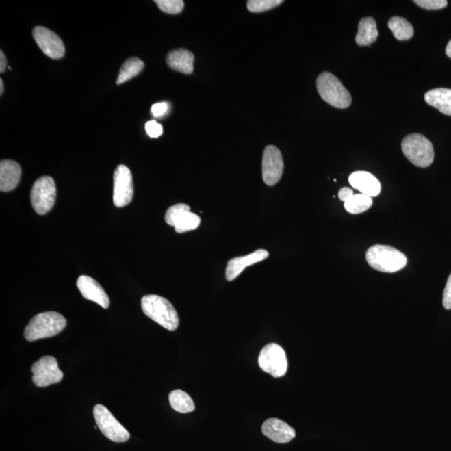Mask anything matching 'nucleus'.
Here are the masks:
<instances>
[{
  "mask_svg": "<svg viewBox=\"0 0 451 451\" xmlns=\"http://www.w3.org/2000/svg\"><path fill=\"white\" fill-rule=\"evenodd\" d=\"M142 309L147 317L168 331H175L179 326L177 310L165 298L158 295H146L142 299Z\"/></svg>",
  "mask_w": 451,
  "mask_h": 451,
  "instance_id": "obj_1",
  "label": "nucleus"
},
{
  "mask_svg": "<svg viewBox=\"0 0 451 451\" xmlns=\"http://www.w3.org/2000/svg\"><path fill=\"white\" fill-rule=\"evenodd\" d=\"M366 261L375 270L393 274L407 265V257L395 248L388 245H374L368 249Z\"/></svg>",
  "mask_w": 451,
  "mask_h": 451,
  "instance_id": "obj_2",
  "label": "nucleus"
},
{
  "mask_svg": "<svg viewBox=\"0 0 451 451\" xmlns=\"http://www.w3.org/2000/svg\"><path fill=\"white\" fill-rule=\"evenodd\" d=\"M66 318L56 312H45L34 317L25 329V338L29 342L51 338L66 328Z\"/></svg>",
  "mask_w": 451,
  "mask_h": 451,
  "instance_id": "obj_3",
  "label": "nucleus"
},
{
  "mask_svg": "<svg viewBox=\"0 0 451 451\" xmlns=\"http://www.w3.org/2000/svg\"><path fill=\"white\" fill-rule=\"evenodd\" d=\"M317 89L322 99L333 107L346 109L352 103L350 93L331 72H324L318 75Z\"/></svg>",
  "mask_w": 451,
  "mask_h": 451,
  "instance_id": "obj_4",
  "label": "nucleus"
},
{
  "mask_svg": "<svg viewBox=\"0 0 451 451\" xmlns=\"http://www.w3.org/2000/svg\"><path fill=\"white\" fill-rule=\"evenodd\" d=\"M402 151L409 162L419 168H426L434 162L435 151L429 139L420 134L405 136Z\"/></svg>",
  "mask_w": 451,
  "mask_h": 451,
  "instance_id": "obj_5",
  "label": "nucleus"
},
{
  "mask_svg": "<svg viewBox=\"0 0 451 451\" xmlns=\"http://www.w3.org/2000/svg\"><path fill=\"white\" fill-rule=\"evenodd\" d=\"M93 414L98 428L106 438L116 443L127 442L130 439V433L113 416L107 408L97 404L94 407Z\"/></svg>",
  "mask_w": 451,
  "mask_h": 451,
  "instance_id": "obj_6",
  "label": "nucleus"
},
{
  "mask_svg": "<svg viewBox=\"0 0 451 451\" xmlns=\"http://www.w3.org/2000/svg\"><path fill=\"white\" fill-rule=\"evenodd\" d=\"M30 199L38 214L44 215L54 207L56 199V187L52 177L45 176L39 178L34 184Z\"/></svg>",
  "mask_w": 451,
  "mask_h": 451,
  "instance_id": "obj_7",
  "label": "nucleus"
},
{
  "mask_svg": "<svg viewBox=\"0 0 451 451\" xmlns=\"http://www.w3.org/2000/svg\"><path fill=\"white\" fill-rule=\"evenodd\" d=\"M259 363L261 369L272 377H283L287 373V356L279 344L272 343L263 347L260 352Z\"/></svg>",
  "mask_w": 451,
  "mask_h": 451,
  "instance_id": "obj_8",
  "label": "nucleus"
},
{
  "mask_svg": "<svg viewBox=\"0 0 451 451\" xmlns=\"http://www.w3.org/2000/svg\"><path fill=\"white\" fill-rule=\"evenodd\" d=\"M33 382L37 387L44 388L57 384L63 380L64 373L59 369L58 363L53 356H44L31 368Z\"/></svg>",
  "mask_w": 451,
  "mask_h": 451,
  "instance_id": "obj_9",
  "label": "nucleus"
},
{
  "mask_svg": "<svg viewBox=\"0 0 451 451\" xmlns=\"http://www.w3.org/2000/svg\"><path fill=\"white\" fill-rule=\"evenodd\" d=\"M133 178L127 166L120 165L114 173L113 203L117 207H123L133 198Z\"/></svg>",
  "mask_w": 451,
  "mask_h": 451,
  "instance_id": "obj_10",
  "label": "nucleus"
},
{
  "mask_svg": "<svg viewBox=\"0 0 451 451\" xmlns=\"http://www.w3.org/2000/svg\"><path fill=\"white\" fill-rule=\"evenodd\" d=\"M284 162L281 151L275 146H268L263 151V179L264 183L272 187L283 176Z\"/></svg>",
  "mask_w": 451,
  "mask_h": 451,
  "instance_id": "obj_11",
  "label": "nucleus"
},
{
  "mask_svg": "<svg viewBox=\"0 0 451 451\" xmlns=\"http://www.w3.org/2000/svg\"><path fill=\"white\" fill-rule=\"evenodd\" d=\"M33 37L44 55L51 59H62L66 53L63 41L55 32L43 26L33 29Z\"/></svg>",
  "mask_w": 451,
  "mask_h": 451,
  "instance_id": "obj_12",
  "label": "nucleus"
},
{
  "mask_svg": "<svg viewBox=\"0 0 451 451\" xmlns=\"http://www.w3.org/2000/svg\"><path fill=\"white\" fill-rule=\"evenodd\" d=\"M269 253L266 250L259 249L248 255L237 257L231 259L227 263L226 268L227 281H233L245 270V268L267 259Z\"/></svg>",
  "mask_w": 451,
  "mask_h": 451,
  "instance_id": "obj_13",
  "label": "nucleus"
},
{
  "mask_svg": "<svg viewBox=\"0 0 451 451\" xmlns=\"http://www.w3.org/2000/svg\"><path fill=\"white\" fill-rule=\"evenodd\" d=\"M77 287L87 300L96 302L103 309H108L109 298L100 283L88 276H81L77 280Z\"/></svg>",
  "mask_w": 451,
  "mask_h": 451,
  "instance_id": "obj_14",
  "label": "nucleus"
},
{
  "mask_svg": "<svg viewBox=\"0 0 451 451\" xmlns=\"http://www.w3.org/2000/svg\"><path fill=\"white\" fill-rule=\"evenodd\" d=\"M265 437L272 441L284 444L289 443L296 437V432L286 422L279 419H268L261 427Z\"/></svg>",
  "mask_w": 451,
  "mask_h": 451,
  "instance_id": "obj_15",
  "label": "nucleus"
},
{
  "mask_svg": "<svg viewBox=\"0 0 451 451\" xmlns=\"http://www.w3.org/2000/svg\"><path fill=\"white\" fill-rule=\"evenodd\" d=\"M348 181L356 190L372 198L380 194L381 192L380 181L370 172L359 170L352 173Z\"/></svg>",
  "mask_w": 451,
  "mask_h": 451,
  "instance_id": "obj_16",
  "label": "nucleus"
},
{
  "mask_svg": "<svg viewBox=\"0 0 451 451\" xmlns=\"http://www.w3.org/2000/svg\"><path fill=\"white\" fill-rule=\"evenodd\" d=\"M21 168L18 162L3 160L0 162V190L10 192L20 183Z\"/></svg>",
  "mask_w": 451,
  "mask_h": 451,
  "instance_id": "obj_17",
  "label": "nucleus"
},
{
  "mask_svg": "<svg viewBox=\"0 0 451 451\" xmlns=\"http://www.w3.org/2000/svg\"><path fill=\"white\" fill-rule=\"evenodd\" d=\"M194 59V55L192 52L185 49H177V50L170 51L166 55V63L173 70L190 75L193 72Z\"/></svg>",
  "mask_w": 451,
  "mask_h": 451,
  "instance_id": "obj_18",
  "label": "nucleus"
},
{
  "mask_svg": "<svg viewBox=\"0 0 451 451\" xmlns=\"http://www.w3.org/2000/svg\"><path fill=\"white\" fill-rule=\"evenodd\" d=\"M424 101L446 116H451V90L438 88L424 94Z\"/></svg>",
  "mask_w": 451,
  "mask_h": 451,
  "instance_id": "obj_19",
  "label": "nucleus"
},
{
  "mask_svg": "<svg viewBox=\"0 0 451 451\" xmlns=\"http://www.w3.org/2000/svg\"><path fill=\"white\" fill-rule=\"evenodd\" d=\"M378 37L376 21L372 17L363 18L359 23L355 42L359 47H367L376 41Z\"/></svg>",
  "mask_w": 451,
  "mask_h": 451,
  "instance_id": "obj_20",
  "label": "nucleus"
},
{
  "mask_svg": "<svg viewBox=\"0 0 451 451\" xmlns=\"http://www.w3.org/2000/svg\"><path fill=\"white\" fill-rule=\"evenodd\" d=\"M388 27L398 40H408L414 36V28L411 23L404 18L392 17L388 22Z\"/></svg>",
  "mask_w": 451,
  "mask_h": 451,
  "instance_id": "obj_21",
  "label": "nucleus"
},
{
  "mask_svg": "<svg viewBox=\"0 0 451 451\" xmlns=\"http://www.w3.org/2000/svg\"><path fill=\"white\" fill-rule=\"evenodd\" d=\"M144 67H145V64L142 60L136 58V57L127 60L120 68L116 84L121 85L130 81L131 79L141 73Z\"/></svg>",
  "mask_w": 451,
  "mask_h": 451,
  "instance_id": "obj_22",
  "label": "nucleus"
},
{
  "mask_svg": "<svg viewBox=\"0 0 451 451\" xmlns=\"http://www.w3.org/2000/svg\"><path fill=\"white\" fill-rule=\"evenodd\" d=\"M169 401L170 407L174 411L181 413V414H187L195 409L194 402L188 394L183 390H174L169 395Z\"/></svg>",
  "mask_w": 451,
  "mask_h": 451,
  "instance_id": "obj_23",
  "label": "nucleus"
},
{
  "mask_svg": "<svg viewBox=\"0 0 451 451\" xmlns=\"http://www.w3.org/2000/svg\"><path fill=\"white\" fill-rule=\"evenodd\" d=\"M372 205V198L359 193V194H355L346 201L344 203V208L351 214H359L369 210Z\"/></svg>",
  "mask_w": 451,
  "mask_h": 451,
  "instance_id": "obj_24",
  "label": "nucleus"
},
{
  "mask_svg": "<svg viewBox=\"0 0 451 451\" xmlns=\"http://www.w3.org/2000/svg\"><path fill=\"white\" fill-rule=\"evenodd\" d=\"M200 223L201 218L198 215L187 211L177 220L174 227L177 233H183L198 229Z\"/></svg>",
  "mask_w": 451,
  "mask_h": 451,
  "instance_id": "obj_25",
  "label": "nucleus"
},
{
  "mask_svg": "<svg viewBox=\"0 0 451 451\" xmlns=\"http://www.w3.org/2000/svg\"><path fill=\"white\" fill-rule=\"evenodd\" d=\"M282 0H249L248 9L252 13H261L281 5Z\"/></svg>",
  "mask_w": 451,
  "mask_h": 451,
  "instance_id": "obj_26",
  "label": "nucleus"
},
{
  "mask_svg": "<svg viewBox=\"0 0 451 451\" xmlns=\"http://www.w3.org/2000/svg\"><path fill=\"white\" fill-rule=\"evenodd\" d=\"M187 211H190V207L188 205L184 203L174 205L166 211L165 221L169 226L174 227L177 220Z\"/></svg>",
  "mask_w": 451,
  "mask_h": 451,
  "instance_id": "obj_27",
  "label": "nucleus"
},
{
  "mask_svg": "<svg viewBox=\"0 0 451 451\" xmlns=\"http://www.w3.org/2000/svg\"><path fill=\"white\" fill-rule=\"evenodd\" d=\"M155 3L163 12L170 14H179L184 8L183 0H155Z\"/></svg>",
  "mask_w": 451,
  "mask_h": 451,
  "instance_id": "obj_28",
  "label": "nucleus"
},
{
  "mask_svg": "<svg viewBox=\"0 0 451 451\" xmlns=\"http://www.w3.org/2000/svg\"><path fill=\"white\" fill-rule=\"evenodd\" d=\"M414 3L423 9L429 10H441L448 5L446 0H415Z\"/></svg>",
  "mask_w": 451,
  "mask_h": 451,
  "instance_id": "obj_29",
  "label": "nucleus"
},
{
  "mask_svg": "<svg viewBox=\"0 0 451 451\" xmlns=\"http://www.w3.org/2000/svg\"><path fill=\"white\" fill-rule=\"evenodd\" d=\"M145 127L147 135L151 138H157L163 133L162 125L155 120L149 121V123H146Z\"/></svg>",
  "mask_w": 451,
  "mask_h": 451,
  "instance_id": "obj_30",
  "label": "nucleus"
},
{
  "mask_svg": "<svg viewBox=\"0 0 451 451\" xmlns=\"http://www.w3.org/2000/svg\"><path fill=\"white\" fill-rule=\"evenodd\" d=\"M169 105L166 102H161V103H155L151 106V114L154 117H161L166 115L168 112Z\"/></svg>",
  "mask_w": 451,
  "mask_h": 451,
  "instance_id": "obj_31",
  "label": "nucleus"
},
{
  "mask_svg": "<svg viewBox=\"0 0 451 451\" xmlns=\"http://www.w3.org/2000/svg\"><path fill=\"white\" fill-rule=\"evenodd\" d=\"M443 306L446 309H451V274L447 280L444 294H443Z\"/></svg>",
  "mask_w": 451,
  "mask_h": 451,
  "instance_id": "obj_32",
  "label": "nucleus"
},
{
  "mask_svg": "<svg viewBox=\"0 0 451 451\" xmlns=\"http://www.w3.org/2000/svg\"><path fill=\"white\" fill-rule=\"evenodd\" d=\"M354 195H355L354 191H352V189L348 188H341L339 192V198L341 201H343V202L344 203H346V201L350 199L351 196Z\"/></svg>",
  "mask_w": 451,
  "mask_h": 451,
  "instance_id": "obj_33",
  "label": "nucleus"
},
{
  "mask_svg": "<svg viewBox=\"0 0 451 451\" xmlns=\"http://www.w3.org/2000/svg\"><path fill=\"white\" fill-rule=\"evenodd\" d=\"M7 66V60L5 55L3 54V52L0 51V72L3 73L5 71Z\"/></svg>",
  "mask_w": 451,
  "mask_h": 451,
  "instance_id": "obj_34",
  "label": "nucleus"
},
{
  "mask_svg": "<svg viewBox=\"0 0 451 451\" xmlns=\"http://www.w3.org/2000/svg\"><path fill=\"white\" fill-rule=\"evenodd\" d=\"M446 53L447 56H448L449 58L451 59V40H450L448 44H447Z\"/></svg>",
  "mask_w": 451,
  "mask_h": 451,
  "instance_id": "obj_35",
  "label": "nucleus"
},
{
  "mask_svg": "<svg viewBox=\"0 0 451 451\" xmlns=\"http://www.w3.org/2000/svg\"><path fill=\"white\" fill-rule=\"evenodd\" d=\"M3 79H0V94H3Z\"/></svg>",
  "mask_w": 451,
  "mask_h": 451,
  "instance_id": "obj_36",
  "label": "nucleus"
}]
</instances>
